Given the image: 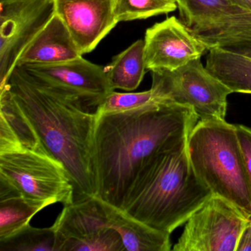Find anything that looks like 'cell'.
<instances>
[{
  "instance_id": "1",
  "label": "cell",
  "mask_w": 251,
  "mask_h": 251,
  "mask_svg": "<svg viewBox=\"0 0 251 251\" xmlns=\"http://www.w3.org/2000/svg\"><path fill=\"white\" fill-rule=\"evenodd\" d=\"M198 121L192 108L174 103L98 114L97 197L121 208L142 167L155 154L187 139Z\"/></svg>"
},
{
  "instance_id": "2",
  "label": "cell",
  "mask_w": 251,
  "mask_h": 251,
  "mask_svg": "<svg viewBox=\"0 0 251 251\" xmlns=\"http://www.w3.org/2000/svg\"><path fill=\"white\" fill-rule=\"evenodd\" d=\"M4 86L48 153L65 167L74 186L75 201L98 196L96 111L77 92L38 78L20 65Z\"/></svg>"
},
{
  "instance_id": "3",
  "label": "cell",
  "mask_w": 251,
  "mask_h": 251,
  "mask_svg": "<svg viewBox=\"0 0 251 251\" xmlns=\"http://www.w3.org/2000/svg\"><path fill=\"white\" fill-rule=\"evenodd\" d=\"M187 141L148 161L121 208L147 226L170 234L212 195L191 165Z\"/></svg>"
},
{
  "instance_id": "4",
  "label": "cell",
  "mask_w": 251,
  "mask_h": 251,
  "mask_svg": "<svg viewBox=\"0 0 251 251\" xmlns=\"http://www.w3.org/2000/svg\"><path fill=\"white\" fill-rule=\"evenodd\" d=\"M191 165L212 195L251 218V186L236 126L225 120H199L188 137Z\"/></svg>"
},
{
  "instance_id": "5",
  "label": "cell",
  "mask_w": 251,
  "mask_h": 251,
  "mask_svg": "<svg viewBox=\"0 0 251 251\" xmlns=\"http://www.w3.org/2000/svg\"><path fill=\"white\" fill-rule=\"evenodd\" d=\"M0 180L40 211L52 204L70 205L75 189L62 163L48 152L22 149L0 153Z\"/></svg>"
},
{
  "instance_id": "6",
  "label": "cell",
  "mask_w": 251,
  "mask_h": 251,
  "mask_svg": "<svg viewBox=\"0 0 251 251\" xmlns=\"http://www.w3.org/2000/svg\"><path fill=\"white\" fill-rule=\"evenodd\" d=\"M152 89L160 103L192 108L199 120H225L227 98L233 93L201 63V58L170 71L154 70Z\"/></svg>"
},
{
  "instance_id": "7",
  "label": "cell",
  "mask_w": 251,
  "mask_h": 251,
  "mask_svg": "<svg viewBox=\"0 0 251 251\" xmlns=\"http://www.w3.org/2000/svg\"><path fill=\"white\" fill-rule=\"evenodd\" d=\"M55 251H126L120 233L111 228L98 197L64 205L52 225Z\"/></svg>"
},
{
  "instance_id": "8",
  "label": "cell",
  "mask_w": 251,
  "mask_h": 251,
  "mask_svg": "<svg viewBox=\"0 0 251 251\" xmlns=\"http://www.w3.org/2000/svg\"><path fill=\"white\" fill-rule=\"evenodd\" d=\"M249 217L221 197L211 195L186 222L175 251H236Z\"/></svg>"
},
{
  "instance_id": "9",
  "label": "cell",
  "mask_w": 251,
  "mask_h": 251,
  "mask_svg": "<svg viewBox=\"0 0 251 251\" xmlns=\"http://www.w3.org/2000/svg\"><path fill=\"white\" fill-rule=\"evenodd\" d=\"M54 14L53 0H0V89Z\"/></svg>"
},
{
  "instance_id": "10",
  "label": "cell",
  "mask_w": 251,
  "mask_h": 251,
  "mask_svg": "<svg viewBox=\"0 0 251 251\" xmlns=\"http://www.w3.org/2000/svg\"><path fill=\"white\" fill-rule=\"evenodd\" d=\"M208 50L203 42L176 17L155 23L145 36L147 70H177Z\"/></svg>"
},
{
  "instance_id": "11",
  "label": "cell",
  "mask_w": 251,
  "mask_h": 251,
  "mask_svg": "<svg viewBox=\"0 0 251 251\" xmlns=\"http://www.w3.org/2000/svg\"><path fill=\"white\" fill-rule=\"evenodd\" d=\"M55 14L68 29L82 55L89 53L118 24L114 0H53Z\"/></svg>"
},
{
  "instance_id": "12",
  "label": "cell",
  "mask_w": 251,
  "mask_h": 251,
  "mask_svg": "<svg viewBox=\"0 0 251 251\" xmlns=\"http://www.w3.org/2000/svg\"><path fill=\"white\" fill-rule=\"evenodd\" d=\"M20 66L38 78L77 92L92 110H96L114 91L110 86L105 68L83 56L60 64Z\"/></svg>"
},
{
  "instance_id": "13",
  "label": "cell",
  "mask_w": 251,
  "mask_h": 251,
  "mask_svg": "<svg viewBox=\"0 0 251 251\" xmlns=\"http://www.w3.org/2000/svg\"><path fill=\"white\" fill-rule=\"evenodd\" d=\"M83 56L68 29L57 14L33 39L17 65H50Z\"/></svg>"
},
{
  "instance_id": "14",
  "label": "cell",
  "mask_w": 251,
  "mask_h": 251,
  "mask_svg": "<svg viewBox=\"0 0 251 251\" xmlns=\"http://www.w3.org/2000/svg\"><path fill=\"white\" fill-rule=\"evenodd\" d=\"M189 30L208 50L222 48L251 57V12L226 16Z\"/></svg>"
},
{
  "instance_id": "15",
  "label": "cell",
  "mask_w": 251,
  "mask_h": 251,
  "mask_svg": "<svg viewBox=\"0 0 251 251\" xmlns=\"http://www.w3.org/2000/svg\"><path fill=\"white\" fill-rule=\"evenodd\" d=\"M47 152L6 86L0 89V153L22 149Z\"/></svg>"
},
{
  "instance_id": "16",
  "label": "cell",
  "mask_w": 251,
  "mask_h": 251,
  "mask_svg": "<svg viewBox=\"0 0 251 251\" xmlns=\"http://www.w3.org/2000/svg\"><path fill=\"white\" fill-rule=\"evenodd\" d=\"M102 205L110 227L120 233L126 251H170L171 250L170 233L147 226L125 210L105 201H102Z\"/></svg>"
},
{
  "instance_id": "17",
  "label": "cell",
  "mask_w": 251,
  "mask_h": 251,
  "mask_svg": "<svg viewBox=\"0 0 251 251\" xmlns=\"http://www.w3.org/2000/svg\"><path fill=\"white\" fill-rule=\"evenodd\" d=\"M205 68L233 93L251 94V57L211 48Z\"/></svg>"
},
{
  "instance_id": "18",
  "label": "cell",
  "mask_w": 251,
  "mask_h": 251,
  "mask_svg": "<svg viewBox=\"0 0 251 251\" xmlns=\"http://www.w3.org/2000/svg\"><path fill=\"white\" fill-rule=\"evenodd\" d=\"M105 70L110 86L114 90L131 92L137 89L147 70L145 40L136 41L114 56Z\"/></svg>"
},
{
  "instance_id": "19",
  "label": "cell",
  "mask_w": 251,
  "mask_h": 251,
  "mask_svg": "<svg viewBox=\"0 0 251 251\" xmlns=\"http://www.w3.org/2000/svg\"><path fill=\"white\" fill-rule=\"evenodd\" d=\"M39 211L14 188L0 180V240L30 224L33 216Z\"/></svg>"
},
{
  "instance_id": "20",
  "label": "cell",
  "mask_w": 251,
  "mask_h": 251,
  "mask_svg": "<svg viewBox=\"0 0 251 251\" xmlns=\"http://www.w3.org/2000/svg\"><path fill=\"white\" fill-rule=\"evenodd\" d=\"M180 21L189 29L226 16L247 13L233 0H176Z\"/></svg>"
},
{
  "instance_id": "21",
  "label": "cell",
  "mask_w": 251,
  "mask_h": 251,
  "mask_svg": "<svg viewBox=\"0 0 251 251\" xmlns=\"http://www.w3.org/2000/svg\"><path fill=\"white\" fill-rule=\"evenodd\" d=\"M53 226L34 227L27 225L12 236L0 240V251H55Z\"/></svg>"
},
{
  "instance_id": "22",
  "label": "cell",
  "mask_w": 251,
  "mask_h": 251,
  "mask_svg": "<svg viewBox=\"0 0 251 251\" xmlns=\"http://www.w3.org/2000/svg\"><path fill=\"white\" fill-rule=\"evenodd\" d=\"M176 0H114V13L118 23L146 20L177 9Z\"/></svg>"
},
{
  "instance_id": "23",
  "label": "cell",
  "mask_w": 251,
  "mask_h": 251,
  "mask_svg": "<svg viewBox=\"0 0 251 251\" xmlns=\"http://www.w3.org/2000/svg\"><path fill=\"white\" fill-rule=\"evenodd\" d=\"M155 103L160 102L151 89L145 92L129 93L114 91L104 99L95 111L98 114L123 112Z\"/></svg>"
},
{
  "instance_id": "24",
  "label": "cell",
  "mask_w": 251,
  "mask_h": 251,
  "mask_svg": "<svg viewBox=\"0 0 251 251\" xmlns=\"http://www.w3.org/2000/svg\"><path fill=\"white\" fill-rule=\"evenodd\" d=\"M236 130L251 186V128L236 125Z\"/></svg>"
},
{
  "instance_id": "25",
  "label": "cell",
  "mask_w": 251,
  "mask_h": 251,
  "mask_svg": "<svg viewBox=\"0 0 251 251\" xmlns=\"http://www.w3.org/2000/svg\"><path fill=\"white\" fill-rule=\"evenodd\" d=\"M236 251H251V218L248 220L239 235Z\"/></svg>"
},
{
  "instance_id": "26",
  "label": "cell",
  "mask_w": 251,
  "mask_h": 251,
  "mask_svg": "<svg viewBox=\"0 0 251 251\" xmlns=\"http://www.w3.org/2000/svg\"><path fill=\"white\" fill-rule=\"evenodd\" d=\"M233 1L247 12H251V0H233Z\"/></svg>"
}]
</instances>
